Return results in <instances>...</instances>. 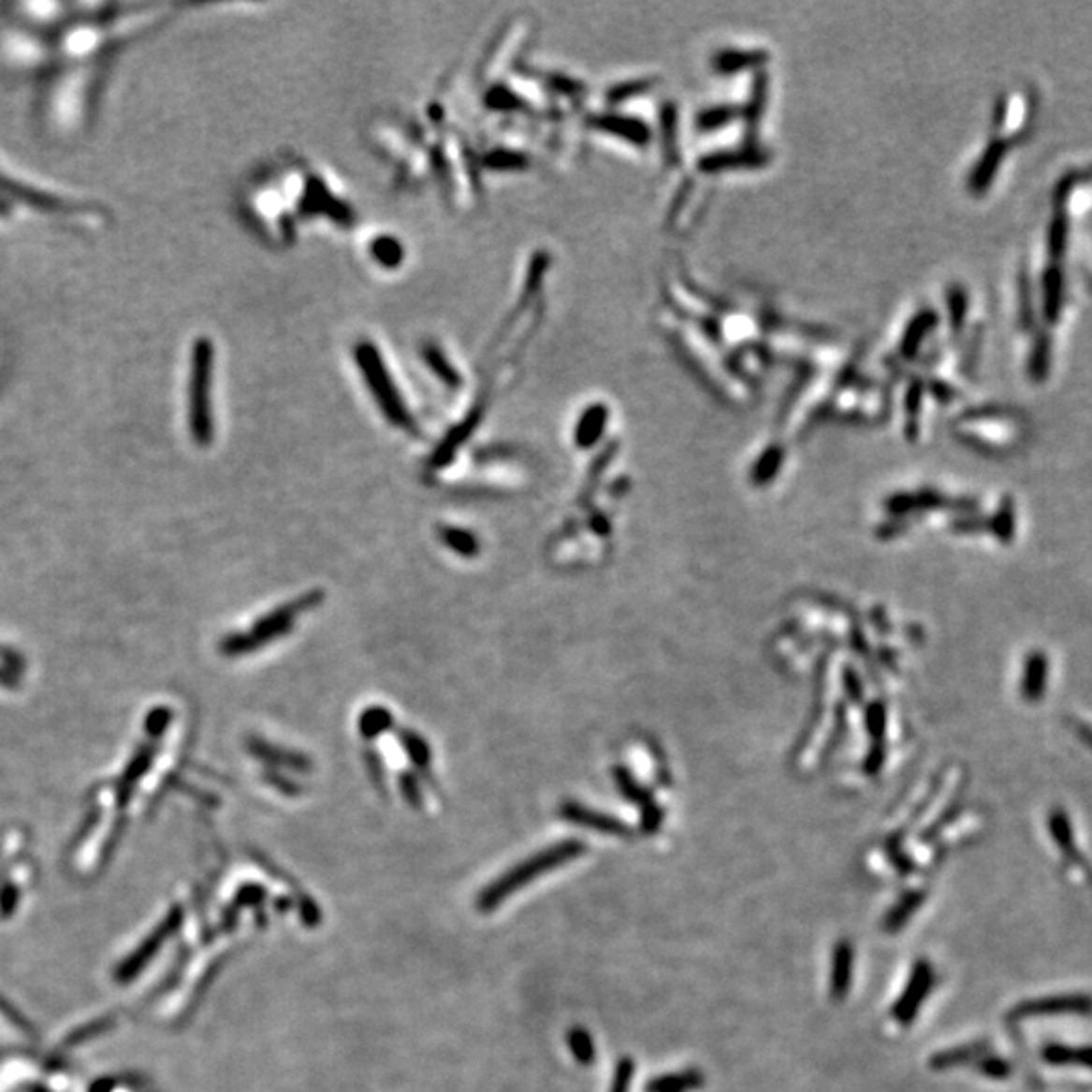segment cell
I'll use <instances>...</instances> for the list:
<instances>
[{
  "label": "cell",
  "instance_id": "9c48e42d",
  "mask_svg": "<svg viewBox=\"0 0 1092 1092\" xmlns=\"http://www.w3.org/2000/svg\"><path fill=\"white\" fill-rule=\"evenodd\" d=\"M475 419H478V417L466 419V423H461L459 427H456V430L451 431V433H449V435L444 439V444L439 445V447L435 449V454H433V459H431V466H433V468H442V466H445V463H447L451 458L456 456V451L459 449V445H461L463 442H466V437L472 433V430H473V427H475Z\"/></svg>",
  "mask_w": 1092,
  "mask_h": 1092
},
{
  "label": "cell",
  "instance_id": "7a4b0ae2",
  "mask_svg": "<svg viewBox=\"0 0 1092 1092\" xmlns=\"http://www.w3.org/2000/svg\"><path fill=\"white\" fill-rule=\"evenodd\" d=\"M320 601H322V593H308L304 597L292 601V604H285V605L278 607L275 611L268 613L263 619H259L247 633H237V635H231L229 639H225L223 651L229 656H241V654H249V651L261 649L263 646H268V644L275 642V639L284 637L285 633H290V630L294 627L299 615L316 607Z\"/></svg>",
  "mask_w": 1092,
  "mask_h": 1092
},
{
  "label": "cell",
  "instance_id": "7c38bea8",
  "mask_svg": "<svg viewBox=\"0 0 1092 1092\" xmlns=\"http://www.w3.org/2000/svg\"><path fill=\"white\" fill-rule=\"evenodd\" d=\"M442 541L461 557H475L480 552V543L470 531L456 529V526H445L442 529Z\"/></svg>",
  "mask_w": 1092,
  "mask_h": 1092
},
{
  "label": "cell",
  "instance_id": "d6986e66",
  "mask_svg": "<svg viewBox=\"0 0 1092 1092\" xmlns=\"http://www.w3.org/2000/svg\"><path fill=\"white\" fill-rule=\"evenodd\" d=\"M427 362L431 364V369L435 371V374L442 376V379L447 385H458L459 383L456 371L451 369V364L445 360V357L442 353H439L437 348H427Z\"/></svg>",
  "mask_w": 1092,
  "mask_h": 1092
},
{
  "label": "cell",
  "instance_id": "277c9868",
  "mask_svg": "<svg viewBox=\"0 0 1092 1092\" xmlns=\"http://www.w3.org/2000/svg\"><path fill=\"white\" fill-rule=\"evenodd\" d=\"M212 379V344L200 341L193 353V381H191V423L198 442H209L212 435L209 388Z\"/></svg>",
  "mask_w": 1092,
  "mask_h": 1092
},
{
  "label": "cell",
  "instance_id": "e0dca14e",
  "mask_svg": "<svg viewBox=\"0 0 1092 1092\" xmlns=\"http://www.w3.org/2000/svg\"><path fill=\"white\" fill-rule=\"evenodd\" d=\"M400 743H403L411 761L415 763L419 769H427V764H430V761H431V750H430V747H427L425 740L415 733L405 731V733H400Z\"/></svg>",
  "mask_w": 1092,
  "mask_h": 1092
},
{
  "label": "cell",
  "instance_id": "9a60e30c",
  "mask_svg": "<svg viewBox=\"0 0 1092 1092\" xmlns=\"http://www.w3.org/2000/svg\"><path fill=\"white\" fill-rule=\"evenodd\" d=\"M994 532L1001 543H1010L1015 532V512L1012 498L1001 500V506L994 517Z\"/></svg>",
  "mask_w": 1092,
  "mask_h": 1092
},
{
  "label": "cell",
  "instance_id": "4fadbf2b",
  "mask_svg": "<svg viewBox=\"0 0 1092 1092\" xmlns=\"http://www.w3.org/2000/svg\"><path fill=\"white\" fill-rule=\"evenodd\" d=\"M604 423H605V411L601 407H593L585 413V417L581 419L579 427H576V444L581 447L591 445L595 439L599 437L601 430H604Z\"/></svg>",
  "mask_w": 1092,
  "mask_h": 1092
},
{
  "label": "cell",
  "instance_id": "5b68a950",
  "mask_svg": "<svg viewBox=\"0 0 1092 1092\" xmlns=\"http://www.w3.org/2000/svg\"><path fill=\"white\" fill-rule=\"evenodd\" d=\"M933 982H935V977H933L931 965H928L926 961L916 963V968L910 975L909 987L905 989V994L898 997L896 1006L893 1010V1015H895L896 1022H900L902 1026H909L912 1022L916 1012H919V1008H921V1003L928 996V991H931Z\"/></svg>",
  "mask_w": 1092,
  "mask_h": 1092
},
{
  "label": "cell",
  "instance_id": "30bf717a",
  "mask_svg": "<svg viewBox=\"0 0 1092 1092\" xmlns=\"http://www.w3.org/2000/svg\"><path fill=\"white\" fill-rule=\"evenodd\" d=\"M702 1085V1074L698 1070H686L660 1076L648 1085V1092H686Z\"/></svg>",
  "mask_w": 1092,
  "mask_h": 1092
},
{
  "label": "cell",
  "instance_id": "3957f363",
  "mask_svg": "<svg viewBox=\"0 0 1092 1092\" xmlns=\"http://www.w3.org/2000/svg\"><path fill=\"white\" fill-rule=\"evenodd\" d=\"M355 355H357V360L360 364L364 379H367V383L371 386V393L374 395L376 403H379V407L383 409L388 421L395 423L397 427H403V430H411L413 419L409 415L407 407L403 405V399H400V395L397 393V386L391 379V374H388L385 369L379 350H376L369 342H362L355 350Z\"/></svg>",
  "mask_w": 1092,
  "mask_h": 1092
},
{
  "label": "cell",
  "instance_id": "52a82bcc",
  "mask_svg": "<svg viewBox=\"0 0 1092 1092\" xmlns=\"http://www.w3.org/2000/svg\"><path fill=\"white\" fill-rule=\"evenodd\" d=\"M852 961H853L852 947L848 943H837V947L834 951V963H832V997L834 999H842L848 994L850 979H852Z\"/></svg>",
  "mask_w": 1092,
  "mask_h": 1092
},
{
  "label": "cell",
  "instance_id": "8992f818",
  "mask_svg": "<svg viewBox=\"0 0 1092 1092\" xmlns=\"http://www.w3.org/2000/svg\"><path fill=\"white\" fill-rule=\"evenodd\" d=\"M1048 656L1041 649L1027 654L1022 674V696L1026 702H1040L1048 686Z\"/></svg>",
  "mask_w": 1092,
  "mask_h": 1092
},
{
  "label": "cell",
  "instance_id": "44dd1931",
  "mask_svg": "<svg viewBox=\"0 0 1092 1092\" xmlns=\"http://www.w3.org/2000/svg\"><path fill=\"white\" fill-rule=\"evenodd\" d=\"M400 787H403V795L407 797L409 803L413 806H419L421 801V794H419V783L413 775H403V779H400Z\"/></svg>",
  "mask_w": 1092,
  "mask_h": 1092
},
{
  "label": "cell",
  "instance_id": "ba28073f",
  "mask_svg": "<svg viewBox=\"0 0 1092 1092\" xmlns=\"http://www.w3.org/2000/svg\"><path fill=\"white\" fill-rule=\"evenodd\" d=\"M562 815L567 820L575 822V823H581L585 827H591V830H599V832H607V834H621L623 827L619 822H615L607 815H601L595 811H589L585 808L579 806H567L562 809Z\"/></svg>",
  "mask_w": 1092,
  "mask_h": 1092
},
{
  "label": "cell",
  "instance_id": "8fae6325",
  "mask_svg": "<svg viewBox=\"0 0 1092 1092\" xmlns=\"http://www.w3.org/2000/svg\"><path fill=\"white\" fill-rule=\"evenodd\" d=\"M391 726H393V714L388 712L386 708H383V706L367 708V710L362 712V717L358 721V731H360V735L364 738H367V740H372L376 736H381Z\"/></svg>",
  "mask_w": 1092,
  "mask_h": 1092
},
{
  "label": "cell",
  "instance_id": "ac0fdd59",
  "mask_svg": "<svg viewBox=\"0 0 1092 1092\" xmlns=\"http://www.w3.org/2000/svg\"><path fill=\"white\" fill-rule=\"evenodd\" d=\"M921 898H925L923 893H912V895L902 898L898 902V907L888 914V919H886V928H888V931H896L898 926L905 925V921L916 910V907H919Z\"/></svg>",
  "mask_w": 1092,
  "mask_h": 1092
},
{
  "label": "cell",
  "instance_id": "2e32d148",
  "mask_svg": "<svg viewBox=\"0 0 1092 1092\" xmlns=\"http://www.w3.org/2000/svg\"><path fill=\"white\" fill-rule=\"evenodd\" d=\"M569 1046H571L573 1056L581 1064H591L595 1060L593 1038L589 1036V1032L583 1030V1027H573V1030L569 1032Z\"/></svg>",
  "mask_w": 1092,
  "mask_h": 1092
},
{
  "label": "cell",
  "instance_id": "5bb4252c",
  "mask_svg": "<svg viewBox=\"0 0 1092 1092\" xmlns=\"http://www.w3.org/2000/svg\"><path fill=\"white\" fill-rule=\"evenodd\" d=\"M371 251L374 259L383 263L385 268H397L400 259H403V247H400V243L393 240V237H379V240H374Z\"/></svg>",
  "mask_w": 1092,
  "mask_h": 1092
},
{
  "label": "cell",
  "instance_id": "6da1fadb",
  "mask_svg": "<svg viewBox=\"0 0 1092 1092\" xmlns=\"http://www.w3.org/2000/svg\"><path fill=\"white\" fill-rule=\"evenodd\" d=\"M583 852L585 846L581 842L567 839V842H561L557 846L534 853V856L520 862L518 866H514V868H510L506 874H502L488 888H484V893L478 898V909L482 912H492L494 909H498L500 902H504L514 893H518L522 886L531 884L548 870H555L559 866L579 858Z\"/></svg>",
  "mask_w": 1092,
  "mask_h": 1092
},
{
  "label": "cell",
  "instance_id": "ffe728a7",
  "mask_svg": "<svg viewBox=\"0 0 1092 1092\" xmlns=\"http://www.w3.org/2000/svg\"><path fill=\"white\" fill-rule=\"evenodd\" d=\"M633 1081V1060L623 1058L613 1074L611 1092H630V1085Z\"/></svg>",
  "mask_w": 1092,
  "mask_h": 1092
}]
</instances>
